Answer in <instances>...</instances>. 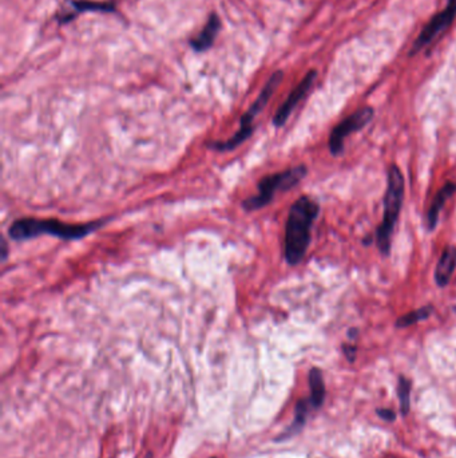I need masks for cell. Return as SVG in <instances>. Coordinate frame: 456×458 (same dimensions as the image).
<instances>
[{
	"label": "cell",
	"mask_w": 456,
	"mask_h": 458,
	"mask_svg": "<svg viewBox=\"0 0 456 458\" xmlns=\"http://www.w3.org/2000/svg\"><path fill=\"white\" fill-rule=\"evenodd\" d=\"M320 213V206L308 196H301L290 206L286 226L284 254L289 265H297L303 261L310 244L313 223Z\"/></svg>",
	"instance_id": "1"
},
{
	"label": "cell",
	"mask_w": 456,
	"mask_h": 458,
	"mask_svg": "<svg viewBox=\"0 0 456 458\" xmlns=\"http://www.w3.org/2000/svg\"><path fill=\"white\" fill-rule=\"evenodd\" d=\"M107 223L106 219L84 224H69L56 219H36L23 217L15 220L8 229V236L15 241H25L39 237L42 235H50L62 240H79L103 227Z\"/></svg>",
	"instance_id": "2"
},
{
	"label": "cell",
	"mask_w": 456,
	"mask_h": 458,
	"mask_svg": "<svg viewBox=\"0 0 456 458\" xmlns=\"http://www.w3.org/2000/svg\"><path fill=\"white\" fill-rule=\"evenodd\" d=\"M404 199V177L396 165H391L387 177V192L384 196V213L380 227L376 232L378 248L383 256L391 254L392 235L398 223Z\"/></svg>",
	"instance_id": "3"
},
{
	"label": "cell",
	"mask_w": 456,
	"mask_h": 458,
	"mask_svg": "<svg viewBox=\"0 0 456 458\" xmlns=\"http://www.w3.org/2000/svg\"><path fill=\"white\" fill-rule=\"evenodd\" d=\"M282 78H284L282 72H276L273 76H271L269 80L266 82V85L264 86V89L261 90L260 96L257 97V100L253 102V105L241 117L238 131L234 135H231L227 141L210 142L209 148L213 149V151H216V152H230V151L238 148L242 142H245L253 134L254 118L265 109V106L268 105V102L272 98V96L275 94L276 89L279 87Z\"/></svg>",
	"instance_id": "4"
},
{
	"label": "cell",
	"mask_w": 456,
	"mask_h": 458,
	"mask_svg": "<svg viewBox=\"0 0 456 458\" xmlns=\"http://www.w3.org/2000/svg\"><path fill=\"white\" fill-rule=\"evenodd\" d=\"M306 173H308L306 166L299 165L296 168H290L284 172L269 175L266 177L262 178L257 185L258 193L244 200L242 208L248 212H253V210L264 208L265 205L272 203V200L277 192H286V190L295 188L299 182H301L306 176Z\"/></svg>",
	"instance_id": "5"
},
{
	"label": "cell",
	"mask_w": 456,
	"mask_h": 458,
	"mask_svg": "<svg viewBox=\"0 0 456 458\" xmlns=\"http://www.w3.org/2000/svg\"><path fill=\"white\" fill-rule=\"evenodd\" d=\"M374 109L372 107H363L360 110L351 114L348 118H345L343 122H340L337 127L332 130L330 135V151L333 155H339L344 151V140L347 135L358 131L367 127L372 118H374Z\"/></svg>",
	"instance_id": "6"
},
{
	"label": "cell",
	"mask_w": 456,
	"mask_h": 458,
	"mask_svg": "<svg viewBox=\"0 0 456 458\" xmlns=\"http://www.w3.org/2000/svg\"><path fill=\"white\" fill-rule=\"evenodd\" d=\"M456 17V0H450L448 4L443 11L436 14L431 21L427 23V25L422 30L420 35L415 41L412 49H411V55L416 54L418 51L427 47L435 38H437L443 31H446L451 23L454 22Z\"/></svg>",
	"instance_id": "7"
},
{
	"label": "cell",
	"mask_w": 456,
	"mask_h": 458,
	"mask_svg": "<svg viewBox=\"0 0 456 458\" xmlns=\"http://www.w3.org/2000/svg\"><path fill=\"white\" fill-rule=\"evenodd\" d=\"M316 78H317V73L315 70H312L296 86V89L289 94V97L286 98V101L284 102L280 106L279 110L276 111V114L273 117V125L275 127H281L286 124V121L290 117V114L295 110V107L300 103V101L308 94V91L310 90V87L313 86Z\"/></svg>",
	"instance_id": "8"
},
{
	"label": "cell",
	"mask_w": 456,
	"mask_h": 458,
	"mask_svg": "<svg viewBox=\"0 0 456 458\" xmlns=\"http://www.w3.org/2000/svg\"><path fill=\"white\" fill-rule=\"evenodd\" d=\"M456 270V247L448 246L443 250L435 270V281L439 287L448 285Z\"/></svg>",
	"instance_id": "9"
},
{
	"label": "cell",
	"mask_w": 456,
	"mask_h": 458,
	"mask_svg": "<svg viewBox=\"0 0 456 458\" xmlns=\"http://www.w3.org/2000/svg\"><path fill=\"white\" fill-rule=\"evenodd\" d=\"M456 192V184L454 182H447L435 196L433 203H432L429 216H427V227L429 230H433L437 226L439 221V215L440 210L444 208L446 203L450 200V197Z\"/></svg>",
	"instance_id": "10"
},
{
	"label": "cell",
	"mask_w": 456,
	"mask_h": 458,
	"mask_svg": "<svg viewBox=\"0 0 456 458\" xmlns=\"http://www.w3.org/2000/svg\"><path fill=\"white\" fill-rule=\"evenodd\" d=\"M220 19L216 14H213L210 17V19L207 21L206 25L203 27V32L192 41V46L193 49L197 51H205L207 49L212 47V45L214 43V39L218 34V30H220Z\"/></svg>",
	"instance_id": "11"
},
{
	"label": "cell",
	"mask_w": 456,
	"mask_h": 458,
	"mask_svg": "<svg viewBox=\"0 0 456 458\" xmlns=\"http://www.w3.org/2000/svg\"><path fill=\"white\" fill-rule=\"evenodd\" d=\"M309 387H310V402L313 407H320L326 400V383L320 369H312L309 371Z\"/></svg>",
	"instance_id": "12"
},
{
	"label": "cell",
	"mask_w": 456,
	"mask_h": 458,
	"mask_svg": "<svg viewBox=\"0 0 456 458\" xmlns=\"http://www.w3.org/2000/svg\"><path fill=\"white\" fill-rule=\"evenodd\" d=\"M433 312V307L432 305H424L422 308H418L415 311H411L408 312L406 315L400 316L398 320H396V327L398 329H406V327H409L412 325H416L422 320H426L429 319Z\"/></svg>",
	"instance_id": "13"
},
{
	"label": "cell",
	"mask_w": 456,
	"mask_h": 458,
	"mask_svg": "<svg viewBox=\"0 0 456 458\" xmlns=\"http://www.w3.org/2000/svg\"><path fill=\"white\" fill-rule=\"evenodd\" d=\"M306 414H308V402L305 400H301L296 405V411H295V421L289 426L288 432L284 434V437H290L296 433L300 432L306 422Z\"/></svg>",
	"instance_id": "14"
},
{
	"label": "cell",
	"mask_w": 456,
	"mask_h": 458,
	"mask_svg": "<svg viewBox=\"0 0 456 458\" xmlns=\"http://www.w3.org/2000/svg\"><path fill=\"white\" fill-rule=\"evenodd\" d=\"M398 395H399V402H400V411L403 415H407L409 413V407H411V381L404 375L399 377Z\"/></svg>",
	"instance_id": "15"
},
{
	"label": "cell",
	"mask_w": 456,
	"mask_h": 458,
	"mask_svg": "<svg viewBox=\"0 0 456 458\" xmlns=\"http://www.w3.org/2000/svg\"><path fill=\"white\" fill-rule=\"evenodd\" d=\"M73 6L78 11H102V12H113L115 8L109 3H97V1H74Z\"/></svg>",
	"instance_id": "16"
},
{
	"label": "cell",
	"mask_w": 456,
	"mask_h": 458,
	"mask_svg": "<svg viewBox=\"0 0 456 458\" xmlns=\"http://www.w3.org/2000/svg\"><path fill=\"white\" fill-rule=\"evenodd\" d=\"M343 353L350 362H355L357 347L354 345H343Z\"/></svg>",
	"instance_id": "17"
},
{
	"label": "cell",
	"mask_w": 456,
	"mask_h": 458,
	"mask_svg": "<svg viewBox=\"0 0 456 458\" xmlns=\"http://www.w3.org/2000/svg\"><path fill=\"white\" fill-rule=\"evenodd\" d=\"M376 413L384 421H389V422L395 421V417H396L391 408H379V410H376Z\"/></svg>",
	"instance_id": "18"
},
{
	"label": "cell",
	"mask_w": 456,
	"mask_h": 458,
	"mask_svg": "<svg viewBox=\"0 0 456 458\" xmlns=\"http://www.w3.org/2000/svg\"><path fill=\"white\" fill-rule=\"evenodd\" d=\"M8 256V246H7V240L1 239V260L5 261Z\"/></svg>",
	"instance_id": "19"
},
{
	"label": "cell",
	"mask_w": 456,
	"mask_h": 458,
	"mask_svg": "<svg viewBox=\"0 0 456 458\" xmlns=\"http://www.w3.org/2000/svg\"><path fill=\"white\" fill-rule=\"evenodd\" d=\"M357 329H351V330L348 331V336L351 338V339H356V336H357Z\"/></svg>",
	"instance_id": "20"
}]
</instances>
